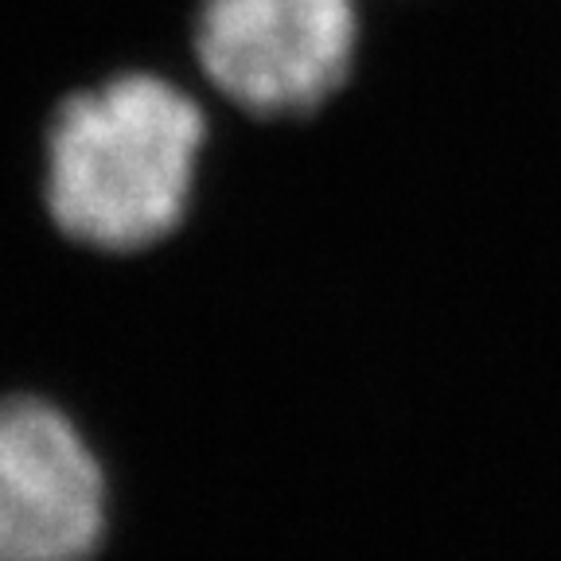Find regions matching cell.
I'll return each mask as SVG.
<instances>
[{
    "label": "cell",
    "mask_w": 561,
    "mask_h": 561,
    "mask_svg": "<svg viewBox=\"0 0 561 561\" xmlns=\"http://www.w3.org/2000/svg\"><path fill=\"white\" fill-rule=\"evenodd\" d=\"M207 117L160 75H117L70 94L47 129V210L94 250H145L180 227Z\"/></svg>",
    "instance_id": "obj_1"
},
{
    "label": "cell",
    "mask_w": 561,
    "mask_h": 561,
    "mask_svg": "<svg viewBox=\"0 0 561 561\" xmlns=\"http://www.w3.org/2000/svg\"><path fill=\"white\" fill-rule=\"evenodd\" d=\"M355 0H199L195 59L222 98L262 117L308 114L347 82Z\"/></svg>",
    "instance_id": "obj_2"
},
{
    "label": "cell",
    "mask_w": 561,
    "mask_h": 561,
    "mask_svg": "<svg viewBox=\"0 0 561 561\" xmlns=\"http://www.w3.org/2000/svg\"><path fill=\"white\" fill-rule=\"evenodd\" d=\"M105 480L82 433L35 398L0 402V561H87Z\"/></svg>",
    "instance_id": "obj_3"
}]
</instances>
